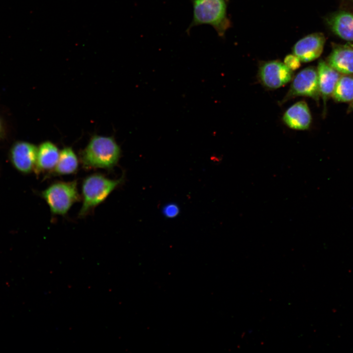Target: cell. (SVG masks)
<instances>
[{
    "mask_svg": "<svg viewBox=\"0 0 353 353\" xmlns=\"http://www.w3.org/2000/svg\"><path fill=\"white\" fill-rule=\"evenodd\" d=\"M326 22L336 35L349 41L353 42V14L340 11L326 17Z\"/></svg>",
    "mask_w": 353,
    "mask_h": 353,
    "instance_id": "cell-12",
    "label": "cell"
},
{
    "mask_svg": "<svg viewBox=\"0 0 353 353\" xmlns=\"http://www.w3.org/2000/svg\"><path fill=\"white\" fill-rule=\"evenodd\" d=\"M301 62L294 54L287 55L284 59V64L292 71H295L300 67Z\"/></svg>",
    "mask_w": 353,
    "mask_h": 353,
    "instance_id": "cell-17",
    "label": "cell"
},
{
    "mask_svg": "<svg viewBox=\"0 0 353 353\" xmlns=\"http://www.w3.org/2000/svg\"><path fill=\"white\" fill-rule=\"evenodd\" d=\"M327 62L339 73L353 74V48L348 45L334 44Z\"/></svg>",
    "mask_w": 353,
    "mask_h": 353,
    "instance_id": "cell-10",
    "label": "cell"
},
{
    "mask_svg": "<svg viewBox=\"0 0 353 353\" xmlns=\"http://www.w3.org/2000/svg\"><path fill=\"white\" fill-rule=\"evenodd\" d=\"M332 96L338 102H352L353 101V76L350 75L340 76Z\"/></svg>",
    "mask_w": 353,
    "mask_h": 353,
    "instance_id": "cell-15",
    "label": "cell"
},
{
    "mask_svg": "<svg viewBox=\"0 0 353 353\" xmlns=\"http://www.w3.org/2000/svg\"><path fill=\"white\" fill-rule=\"evenodd\" d=\"M38 148L25 141H17L11 146L9 151V160L15 169L19 172L27 174L34 171Z\"/></svg>",
    "mask_w": 353,
    "mask_h": 353,
    "instance_id": "cell-7",
    "label": "cell"
},
{
    "mask_svg": "<svg viewBox=\"0 0 353 353\" xmlns=\"http://www.w3.org/2000/svg\"><path fill=\"white\" fill-rule=\"evenodd\" d=\"M78 167L76 154L72 148L66 147L60 152L57 163L50 173L54 176L70 175L76 173Z\"/></svg>",
    "mask_w": 353,
    "mask_h": 353,
    "instance_id": "cell-14",
    "label": "cell"
},
{
    "mask_svg": "<svg viewBox=\"0 0 353 353\" xmlns=\"http://www.w3.org/2000/svg\"><path fill=\"white\" fill-rule=\"evenodd\" d=\"M326 38L321 32L313 33L299 40L292 48L293 54L303 62H308L318 58L322 54Z\"/></svg>",
    "mask_w": 353,
    "mask_h": 353,
    "instance_id": "cell-8",
    "label": "cell"
},
{
    "mask_svg": "<svg viewBox=\"0 0 353 353\" xmlns=\"http://www.w3.org/2000/svg\"><path fill=\"white\" fill-rule=\"evenodd\" d=\"M282 120L289 128L295 130H306L310 127L312 117L308 105L304 101H298L284 112Z\"/></svg>",
    "mask_w": 353,
    "mask_h": 353,
    "instance_id": "cell-9",
    "label": "cell"
},
{
    "mask_svg": "<svg viewBox=\"0 0 353 353\" xmlns=\"http://www.w3.org/2000/svg\"><path fill=\"white\" fill-rule=\"evenodd\" d=\"M124 176L112 179L100 174L87 176L82 184L83 202L79 212L84 217L99 204L104 202L110 194L124 180Z\"/></svg>",
    "mask_w": 353,
    "mask_h": 353,
    "instance_id": "cell-3",
    "label": "cell"
},
{
    "mask_svg": "<svg viewBox=\"0 0 353 353\" xmlns=\"http://www.w3.org/2000/svg\"><path fill=\"white\" fill-rule=\"evenodd\" d=\"M41 196L52 214L63 216L80 199L76 180L54 182L43 191Z\"/></svg>",
    "mask_w": 353,
    "mask_h": 353,
    "instance_id": "cell-4",
    "label": "cell"
},
{
    "mask_svg": "<svg viewBox=\"0 0 353 353\" xmlns=\"http://www.w3.org/2000/svg\"><path fill=\"white\" fill-rule=\"evenodd\" d=\"M258 76L260 83L269 89L280 88L290 81L293 72L279 60L262 62L259 66Z\"/></svg>",
    "mask_w": 353,
    "mask_h": 353,
    "instance_id": "cell-6",
    "label": "cell"
},
{
    "mask_svg": "<svg viewBox=\"0 0 353 353\" xmlns=\"http://www.w3.org/2000/svg\"><path fill=\"white\" fill-rule=\"evenodd\" d=\"M60 155L57 147L47 141L41 144L37 150L36 167L34 171L40 173H50L56 166Z\"/></svg>",
    "mask_w": 353,
    "mask_h": 353,
    "instance_id": "cell-13",
    "label": "cell"
},
{
    "mask_svg": "<svg viewBox=\"0 0 353 353\" xmlns=\"http://www.w3.org/2000/svg\"><path fill=\"white\" fill-rule=\"evenodd\" d=\"M353 110V101L351 102L349 108L348 109V112H350Z\"/></svg>",
    "mask_w": 353,
    "mask_h": 353,
    "instance_id": "cell-19",
    "label": "cell"
},
{
    "mask_svg": "<svg viewBox=\"0 0 353 353\" xmlns=\"http://www.w3.org/2000/svg\"><path fill=\"white\" fill-rule=\"evenodd\" d=\"M193 6V20L186 31L194 26L211 25L220 37H223L231 26L227 16L226 0H191Z\"/></svg>",
    "mask_w": 353,
    "mask_h": 353,
    "instance_id": "cell-2",
    "label": "cell"
},
{
    "mask_svg": "<svg viewBox=\"0 0 353 353\" xmlns=\"http://www.w3.org/2000/svg\"><path fill=\"white\" fill-rule=\"evenodd\" d=\"M299 96L310 97L318 101L320 97L317 69L308 67L299 72L294 77L290 87L280 102L283 104Z\"/></svg>",
    "mask_w": 353,
    "mask_h": 353,
    "instance_id": "cell-5",
    "label": "cell"
},
{
    "mask_svg": "<svg viewBox=\"0 0 353 353\" xmlns=\"http://www.w3.org/2000/svg\"><path fill=\"white\" fill-rule=\"evenodd\" d=\"M180 212V207L177 203L169 202L162 207L161 213L167 219H174L178 216Z\"/></svg>",
    "mask_w": 353,
    "mask_h": 353,
    "instance_id": "cell-16",
    "label": "cell"
},
{
    "mask_svg": "<svg viewBox=\"0 0 353 353\" xmlns=\"http://www.w3.org/2000/svg\"><path fill=\"white\" fill-rule=\"evenodd\" d=\"M7 133V128L3 119L0 117V139L4 138Z\"/></svg>",
    "mask_w": 353,
    "mask_h": 353,
    "instance_id": "cell-18",
    "label": "cell"
},
{
    "mask_svg": "<svg viewBox=\"0 0 353 353\" xmlns=\"http://www.w3.org/2000/svg\"><path fill=\"white\" fill-rule=\"evenodd\" d=\"M317 71L320 94L325 109L326 102L328 99L332 96L341 76L338 72L323 60L319 61Z\"/></svg>",
    "mask_w": 353,
    "mask_h": 353,
    "instance_id": "cell-11",
    "label": "cell"
},
{
    "mask_svg": "<svg viewBox=\"0 0 353 353\" xmlns=\"http://www.w3.org/2000/svg\"><path fill=\"white\" fill-rule=\"evenodd\" d=\"M121 149L111 137L94 136L81 156L82 163L85 168L112 169L118 162Z\"/></svg>",
    "mask_w": 353,
    "mask_h": 353,
    "instance_id": "cell-1",
    "label": "cell"
}]
</instances>
